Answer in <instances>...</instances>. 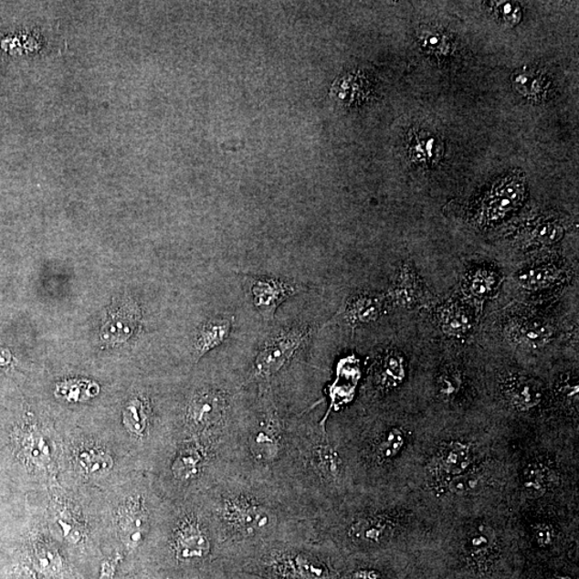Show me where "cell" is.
Returning a JSON list of instances; mask_svg holds the SVG:
<instances>
[{
  "mask_svg": "<svg viewBox=\"0 0 579 579\" xmlns=\"http://www.w3.org/2000/svg\"><path fill=\"white\" fill-rule=\"evenodd\" d=\"M532 538L540 550H550L556 542V532L551 523L540 521L532 526Z\"/></svg>",
  "mask_w": 579,
  "mask_h": 579,
  "instance_id": "4dcf8cb0",
  "label": "cell"
},
{
  "mask_svg": "<svg viewBox=\"0 0 579 579\" xmlns=\"http://www.w3.org/2000/svg\"><path fill=\"white\" fill-rule=\"evenodd\" d=\"M243 276L248 285L252 304L265 322L273 321L277 310L287 300L310 291V287L303 283L279 277L249 274Z\"/></svg>",
  "mask_w": 579,
  "mask_h": 579,
  "instance_id": "52a82bcc",
  "label": "cell"
},
{
  "mask_svg": "<svg viewBox=\"0 0 579 579\" xmlns=\"http://www.w3.org/2000/svg\"><path fill=\"white\" fill-rule=\"evenodd\" d=\"M472 461V448L467 443L452 441L441 446L435 456L433 466L438 488L445 489L449 480L469 470Z\"/></svg>",
  "mask_w": 579,
  "mask_h": 579,
  "instance_id": "ba28073f",
  "label": "cell"
},
{
  "mask_svg": "<svg viewBox=\"0 0 579 579\" xmlns=\"http://www.w3.org/2000/svg\"><path fill=\"white\" fill-rule=\"evenodd\" d=\"M440 329L448 337L463 340L473 329L471 312L459 300H449L437 311Z\"/></svg>",
  "mask_w": 579,
  "mask_h": 579,
  "instance_id": "e0dca14e",
  "label": "cell"
},
{
  "mask_svg": "<svg viewBox=\"0 0 579 579\" xmlns=\"http://www.w3.org/2000/svg\"><path fill=\"white\" fill-rule=\"evenodd\" d=\"M201 502L232 573L258 548L291 538L311 521H300L273 485L234 472L201 495Z\"/></svg>",
  "mask_w": 579,
  "mask_h": 579,
  "instance_id": "6da1fadb",
  "label": "cell"
},
{
  "mask_svg": "<svg viewBox=\"0 0 579 579\" xmlns=\"http://www.w3.org/2000/svg\"><path fill=\"white\" fill-rule=\"evenodd\" d=\"M485 474L482 468L471 467L469 470L449 480L443 490L456 496L474 494L483 488Z\"/></svg>",
  "mask_w": 579,
  "mask_h": 579,
  "instance_id": "cb8c5ba5",
  "label": "cell"
},
{
  "mask_svg": "<svg viewBox=\"0 0 579 579\" xmlns=\"http://www.w3.org/2000/svg\"><path fill=\"white\" fill-rule=\"evenodd\" d=\"M563 237V227L557 224H542L532 233L534 242L551 245L559 242Z\"/></svg>",
  "mask_w": 579,
  "mask_h": 579,
  "instance_id": "1f68e13d",
  "label": "cell"
},
{
  "mask_svg": "<svg viewBox=\"0 0 579 579\" xmlns=\"http://www.w3.org/2000/svg\"><path fill=\"white\" fill-rule=\"evenodd\" d=\"M385 294L368 291L356 292L349 298L342 311V321L355 330L377 321L384 315Z\"/></svg>",
  "mask_w": 579,
  "mask_h": 579,
  "instance_id": "9c48e42d",
  "label": "cell"
},
{
  "mask_svg": "<svg viewBox=\"0 0 579 579\" xmlns=\"http://www.w3.org/2000/svg\"><path fill=\"white\" fill-rule=\"evenodd\" d=\"M20 447L24 456L37 466H45L50 461V449L38 431H24L20 438Z\"/></svg>",
  "mask_w": 579,
  "mask_h": 579,
  "instance_id": "603a6c76",
  "label": "cell"
},
{
  "mask_svg": "<svg viewBox=\"0 0 579 579\" xmlns=\"http://www.w3.org/2000/svg\"><path fill=\"white\" fill-rule=\"evenodd\" d=\"M122 540L131 547L139 546L151 528V516L143 498L138 496L128 500L120 513Z\"/></svg>",
  "mask_w": 579,
  "mask_h": 579,
  "instance_id": "8fae6325",
  "label": "cell"
},
{
  "mask_svg": "<svg viewBox=\"0 0 579 579\" xmlns=\"http://www.w3.org/2000/svg\"><path fill=\"white\" fill-rule=\"evenodd\" d=\"M98 386L92 382L72 380L64 382L58 387V394L68 402H83L97 395Z\"/></svg>",
  "mask_w": 579,
  "mask_h": 579,
  "instance_id": "83f0119b",
  "label": "cell"
},
{
  "mask_svg": "<svg viewBox=\"0 0 579 579\" xmlns=\"http://www.w3.org/2000/svg\"><path fill=\"white\" fill-rule=\"evenodd\" d=\"M346 557L318 539L313 521L291 538L276 540L252 554L238 572L264 579H344Z\"/></svg>",
  "mask_w": 579,
  "mask_h": 579,
  "instance_id": "277c9868",
  "label": "cell"
},
{
  "mask_svg": "<svg viewBox=\"0 0 579 579\" xmlns=\"http://www.w3.org/2000/svg\"><path fill=\"white\" fill-rule=\"evenodd\" d=\"M37 568L47 574H55L61 568V559L54 548L48 546L39 547L35 553Z\"/></svg>",
  "mask_w": 579,
  "mask_h": 579,
  "instance_id": "f1b7e54d",
  "label": "cell"
},
{
  "mask_svg": "<svg viewBox=\"0 0 579 579\" xmlns=\"http://www.w3.org/2000/svg\"><path fill=\"white\" fill-rule=\"evenodd\" d=\"M502 393L508 403L519 411L532 410L543 397V391L537 380L519 374H510L503 380Z\"/></svg>",
  "mask_w": 579,
  "mask_h": 579,
  "instance_id": "4fadbf2b",
  "label": "cell"
},
{
  "mask_svg": "<svg viewBox=\"0 0 579 579\" xmlns=\"http://www.w3.org/2000/svg\"><path fill=\"white\" fill-rule=\"evenodd\" d=\"M151 410L143 399L135 398L124 410V423L135 436L144 437L151 423Z\"/></svg>",
  "mask_w": 579,
  "mask_h": 579,
  "instance_id": "d4e9b609",
  "label": "cell"
},
{
  "mask_svg": "<svg viewBox=\"0 0 579 579\" xmlns=\"http://www.w3.org/2000/svg\"><path fill=\"white\" fill-rule=\"evenodd\" d=\"M565 269L557 263H539L520 270L517 282L529 291H542L564 279Z\"/></svg>",
  "mask_w": 579,
  "mask_h": 579,
  "instance_id": "d6986e66",
  "label": "cell"
},
{
  "mask_svg": "<svg viewBox=\"0 0 579 579\" xmlns=\"http://www.w3.org/2000/svg\"><path fill=\"white\" fill-rule=\"evenodd\" d=\"M496 12L499 17H501L504 22L514 26L521 20V10L519 5L511 3H502L500 5H497Z\"/></svg>",
  "mask_w": 579,
  "mask_h": 579,
  "instance_id": "836d02e7",
  "label": "cell"
},
{
  "mask_svg": "<svg viewBox=\"0 0 579 579\" xmlns=\"http://www.w3.org/2000/svg\"><path fill=\"white\" fill-rule=\"evenodd\" d=\"M175 514L170 529V547L175 562L184 566L215 563L227 569L201 500L175 511Z\"/></svg>",
  "mask_w": 579,
  "mask_h": 579,
  "instance_id": "5b68a950",
  "label": "cell"
},
{
  "mask_svg": "<svg viewBox=\"0 0 579 579\" xmlns=\"http://www.w3.org/2000/svg\"><path fill=\"white\" fill-rule=\"evenodd\" d=\"M276 489L300 521H311L336 509L354 489L321 420L307 421L306 414L290 418L287 454Z\"/></svg>",
  "mask_w": 579,
  "mask_h": 579,
  "instance_id": "7a4b0ae2",
  "label": "cell"
},
{
  "mask_svg": "<svg viewBox=\"0 0 579 579\" xmlns=\"http://www.w3.org/2000/svg\"><path fill=\"white\" fill-rule=\"evenodd\" d=\"M289 416L272 389L256 392L230 440V472L273 485L288 448Z\"/></svg>",
  "mask_w": 579,
  "mask_h": 579,
  "instance_id": "3957f363",
  "label": "cell"
},
{
  "mask_svg": "<svg viewBox=\"0 0 579 579\" xmlns=\"http://www.w3.org/2000/svg\"><path fill=\"white\" fill-rule=\"evenodd\" d=\"M140 321L138 306L132 301H124L109 311L101 329V341L109 344L124 342L132 336Z\"/></svg>",
  "mask_w": 579,
  "mask_h": 579,
  "instance_id": "30bf717a",
  "label": "cell"
},
{
  "mask_svg": "<svg viewBox=\"0 0 579 579\" xmlns=\"http://www.w3.org/2000/svg\"><path fill=\"white\" fill-rule=\"evenodd\" d=\"M58 525L63 530L64 538L70 543L76 544L83 538V528L75 515L63 511L58 517Z\"/></svg>",
  "mask_w": 579,
  "mask_h": 579,
  "instance_id": "f546056e",
  "label": "cell"
},
{
  "mask_svg": "<svg viewBox=\"0 0 579 579\" xmlns=\"http://www.w3.org/2000/svg\"><path fill=\"white\" fill-rule=\"evenodd\" d=\"M233 325L234 317L215 318L203 324L195 342V362L229 340Z\"/></svg>",
  "mask_w": 579,
  "mask_h": 579,
  "instance_id": "ffe728a7",
  "label": "cell"
},
{
  "mask_svg": "<svg viewBox=\"0 0 579 579\" xmlns=\"http://www.w3.org/2000/svg\"><path fill=\"white\" fill-rule=\"evenodd\" d=\"M558 395L563 402L574 405L578 403V382L576 378H565L559 384Z\"/></svg>",
  "mask_w": 579,
  "mask_h": 579,
  "instance_id": "d6a6232c",
  "label": "cell"
},
{
  "mask_svg": "<svg viewBox=\"0 0 579 579\" xmlns=\"http://www.w3.org/2000/svg\"><path fill=\"white\" fill-rule=\"evenodd\" d=\"M423 283L417 273L409 263L403 265L398 270L396 279L394 280L386 300L400 307H411L418 303L423 298Z\"/></svg>",
  "mask_w": 579,
  "mask_h": 579,
  "instance_id": "2e32d148",
  "label": "cell"
},
{
  "mask_svg": "<svg viewBox=\"0 0 579 579\" xmlns=\"http://www.w3.org/2000/svg\"><path fill=\"white\" fill-rule=\"evenodd\" d=\"M425 43H426V45L430 46L431 48H436V47H438L437 48H440L441 47V37H440V35H436V34L428 35L426 37V39H425Z\"/></svg>",
  "mask_w": 579,
  "mask_h": 579,
  "instance_id": "e575fe53",
  "label": "cell"
},
{
  "mask_svg": "<svg viewBox=\"0 0 579 579\" xmlns=\"http://www.w3.org/2000/svg\"><path fill=\"white\" fill-rule=\"evenodd\" d=\"M525 194V187L519 183H504L492 191L484 203V217L497 221L504 217L520 205Z\"/></svg>",
  "mask_w": 579,
  "mask_h": 579,
  "instance_id": "ac0fdd59",
  "label": "cell"
},
{
  "mask_svg": "<svg viewBox=\"0 0 579 579\" xmlns=\"http://www.w3.org/2000/svg\"><path fill=\"white\" fill-rule=\"evenodd\" d=\"M551 482L550 468L541 459H532L521 472V485L523 490L530 496L544 494Z\"/></svg>",
  "mask_w": 579,
  "mask_h": 579,
  "instance_id": "7402d4cb",
  "label": "cell"
},
{
  "mask_svg": "<svg viewBox=\"0 0 579 579\" xmlns=\"http://www.w3.org/2000/svg\"><path fill=\"white\" fill-rule=\"evenodd\" d=\"M436 386L441 398L447 400V402L454 400L463 391V374L454 366L442 368L438 377H437Z\"/></svg>",
  "mask_w": 579,
  "mask_h": 579,
  "instance_id": "484cf974",
  "label": "cell"
},
{
  "mask_svg": "<svg viewBox=\"0 0 579 579\" xmlns=\"http://www.w3.org/2000/svg\"><path fill=\"white\" fill-rule=\"evenodd\" d=\"M77 458L85 472L97 474L106 472L113 466V459L106 452L95 447L79 449Z\"/></svg>",
  "mask_w": 579,
  "mask_h": 579,
  "instance_id": "4316f807",
  "label": "cell"
},
{
  "mask_svg": "<svg viewBox=\"0 0 579 579\" xmlns=\"http://www.w3.org/2000/svg\"><path fill=\"white\" fill-rule=\"evenodd\" d=\"M406 374L405 356L397 349H387L374 365V384L380 393H389L403 384Z\"/></svg>",
  "mask_w": 579,
  "mask_h": 579,
  "instance_id": "5bb4252c",
  "label": "cell"
},
{
  "mask_svg": "<svg viewBox=\"0 0 579 579\" xmlns=\"http://www.w3.org/2000/svg\"><path fill=\"white\" fill-rule=\"evenodd\" d=\"M499 283H500V279L494 270L479 268L467 274L464 290L468 297L483 301L497 292Z\"/></svg>",
  "mask_w": 579,
  "mask_h": 579,
  "instance_id": "44dd1931",
  "label": "cell"
},
{
  "mask_svg": "<svg viewBox=\"0 0 579 579\" xmlns=\"http://www.w3.org/2000/svg\"><path fill=\"white\" fill-rule=\"evenodd\" d=\"M385 554L346 557L344 579H402L391 563L384 562Z\"/></svg>",
  "mask_w": 579,
  "mask_h": 579,
  "instance_id": "9a60e30c",
  "label": "cell"
},
{
  "mask_svg": "<svg viewBox=\"0 0 579 579\" xmlns=\"http://www.w3.org/2000/svg\"><path fill=\"white\" fill-rule=\"evenodd\" d=\"M406 579H446V578H442L440 576H433L430 574V573L426 571H423V572H418L416 577H414V578L408 577Z\"/></svg>",
  "mask_w": 579,
  "mask_h": 579,
  "instance_id": "d590c367",
  "label": "cell"
},
{
  "mask_svg": "<svg viewBox=\"0 0 579 579\" xmlns=\"http://www.w3.org/2000/svg\"><path fill=\"white\" fill-rule=\"evenodd\" d=\"M511 341L525 349H541L554 335L553 325L544 319L528 317L513 320L508 328Z\"/></svg>",
  "mask_w": 579,
  "mask_h": 579,
  "instance_id": "7c38bea8",
  "label": "cell"
},
{
  "mask_svg": "<svg viewBox=\"0 0 579 579\" xmlns=\"http://www.w3.org/2000/svg\"><path fill=\"white\" fill-rule=\"evenodd\" d=\"M312 332L311 325L294 324L268 338L240 380L243 389H254L255 393L258 389H272L274 379L305 346Z\"/></svg>",
  "mask_w": 579,
  "mask_h": 579,
  "instance_id": "8992f818",
  "label": "cell"
}]
</instances>
